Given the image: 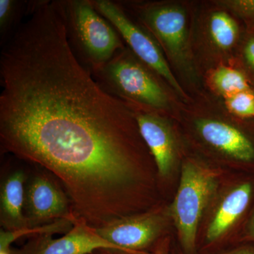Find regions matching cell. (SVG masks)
Wrapping results in <instances>:
<instances>
[{
    "instance_id": "obj_10",
    "label": "cell",
    "mask_w": 254,
    "mask_h": 254,
    "mask_svg": "<svg viewBox=\"0 0 254 254\" xmlns=\"http://www.w3.org/2000/svg\"><path fill=\"white\" fill-rule=\"evenodd\" d=\"M133 113L159 177L167 178L175 170L178 157V147L173 128L157 112L134 107Z\"/></svg>"
},
{
    "instance_id": "obj_1",
    "label": "cell",
    "mask_w": 254,
    "mask_h": 254,
    "mask_svg": "<svg viewBox=\"0 0 254 254\" xmlns=\"http://www.w3.org/2000/svg\"><path fill=\"white\" fill-rule=\"evenodd\" d=\"M3 153L52 175L85 180L140 141L134 114L76 59L58 0H43L0 55Z\"/></svg>"
},
{
    "instance_id": "obj_11",
    "label": "cell",
    "mask_w": 254,
    "mask_h": 254,
    "mask_svg": "<svg viewBox=\"0 0 254 254\" xmlns=\"http://www.w3.org/2000/svg\"><path fill=\"white\" fill-rule=\"evenodd\" d=\"M203 141L223 154L242 162L254 160V145L245 133L232 125L210 119L195 122Z\"/></svg>"
},
{
    "instance_id": "obj_25",
    "label": "cell",
    "mask_w": 254,
    "mask_h": 254,
    "mask_svg": "<svg viewBox=\"0 0 254 254\" xmlns=\"http://www.w3.org/2000/svg\"><path fill=\"white\" fill-rule=\"evenodd\" d=\"M0 254H12V253H11V250H0Z\"/></svg>"
},
{
    "instance_id": "obj_12",
    "label": "cell",
    "mask_w": 254,
    "mask_h": 254,
    "mask_svg": "<svg viewBox=\"0 0 254 254\" xmlns=\"http://www.w3.org/2000/svg\"><path fill=\"white\" fill-rule=\"evenodd\" d=\"M253 187L250 182H242L222 196L207 227L205 238L214 243L235 226L250 205Z\"/></svg>"
},
{
    "instance_id": "obj_8",
    "label": "cell",
    "mask_w": 254,
    "mask_h": 254,
    "mask_svg": "<svg viewBox=\"0 0 254 254\" xmlns=\"http://www.w3.org/2000/svg\"><path fill=\"white\" fill-rule=\"evenodd\" d=\"M24 215L28 227L76 218L66 193L54 180L43 174L33 175L26 182Z\"/></svg>"
},
{
    "instance_id": "obj_15",
    "label": "cell",
    "mask_w": 254,
    "mask_h": 254,
    "mask_svg": "<svg viewBox=\"0 0 254 254\" xmlns=\"http://www.w3.org/2000/svg\"><path fill=\"white\" fill-rule=\"evenodd\" d=\"M208 31L213 44L222 50L231 49L240 36L238 23L224 11L212 13L209 18Z\"/></svg>"
},
{
    "instance_id": "obj_13",
    "label": "cell",
    "mask_w": 254,
    "mask_h": 254,
    "mask_svg": "<svg viewBox=\"0 0 254 254\" xmlns=\"http://www.w3.org/2000/svg\"><path fill=\"white\" fill-rule=\"evenodd\" d=\"M27 177L22 170H14L3 179L0 187V223L3 230L28 228L25 218V190Z\"/></svg>"
},
{
    "instance_id": "obj_7",
    "label": "cell",
    "mask_w": 254,
    "mask_h": 254,
    "mask_svg": "<svg viewBox=\"0 0 254 254\" xmlns=\"http://www.w3.org/2000/svg\"><path fill=\"white\" fill-rule=\"evenodd\" d=\"M138 21L153 35L169 56L180 64L188 60L186 11L182 6L163 3L136 4Z\"/></svg>"
},
{
    "instance_id": "obj_18",
    "label": "cell",
    "mask_w": 254,
    "mask_h": 254,
    "mask_svg": "<svg viewBox=\"0 0 254 254\" xmlns=\"http://www.w3.org/2000/svg\"><path fill=\"white\" fill-rule=\"evenodd\" d=\"M225 106L230 113L242 118H254L253 88L225 98Z\"/></svg>"
},
{
    "instance_id": "obj_23",
    "label": "cell",
    "mask_w": 254,
    "mask_h": 254,
    "mask_svg": "<svg viewBox=\"0 0 254 254\" xmlns=\"http://www.w3.org/2000/svg\"><path fill=\"white\" fill-rule=\"evenodd\" d=\"M222 254H254V248H241Z\"/></svg>"
},
{
    "instance_id": "obj_20",
    "label": "cell",
    "mask_w": 254,
    "mask_h": 254,
    "mask_svg": "<svg viewBox=\"0 0 254 254\" xmlns=\"http://www.w3.org/2000/svg\"><path fill=\"white\" fill-rule=\"evenodd\" d=\"M242 56L246 66L254 77V32L246 38L242 48Z\"/></svg>"
},
{
    "instance_id": "obj_3",
    "label": "cell",
    "mask_w": 254,
    "mask_h": 254,
    "mask_svg": "<svg viewBox=\"0 0 254 254\" xmlns=\"http://www.w3.org/2000/svg\"><path fill=\"white\" fill-rule=\"evenodd\" d=\"M157 75L125 48L92 76L105 91L127 105L155 112L170 106L168 93Z\"/></svg>"
},
{
    "instance_id": "obj_14",
    "label": "cell",
    "mask_w": 254,
    "mask_h": 254,
    "mask_svg": "<svg viewBox=\"0 0 254 254\" xmlns=\"http://www.w3.org/2000/svg\"><path fill=\"white\" fill-rule=\"evenodd\" d=\"M41 0H0V46H4L14 36L24 17L36 11Z\"/></svg>"
},
{
    "instance_id": "obj_4",
    "label": "cell",
    "mask_w": 254,
    "mask_h": 254,
    "mask_svg": "<svg viewBox=\"0 0 254 254\" xmlns=\"http://www.w3.org/2000/svg\"><path fill=\"white\" fill-rule=\"evenodd\" d=\"M218 186V173L213 169L191 160L182 164L180 185L168 215L186 254H194L198 227Z\"/></svg>"
},
{
    "instance_id": "obj_16",
    "label": "cell",
    "mask_w": 254,
    "mask_h": 254,
    "mask_svg": "<svg viewBox=\"0 0 254 254\" xmlns=\"http://www.w3.org/2000/svg\"><path fill=\"white\" fill-rule=\"evenodd\" d=\"M211 82L224 98L252 89L245 73L229 66H220L215 69L211 76Z\"/></svg>"
},
{
    "instance_id": "obj_22",
    "label": "cell",
    "mask_w": 254,
    "mask_h": 254,
    "mask_svg": "<svg viewBox=\"0 0 254 254\" xmlns=\"http://www.w3.org/2000/svg\"><path fill=\"white\" fill-rule=\"evenodd\" d=\"M247 238L254 242V210L247 225Z\"/></svg>"
},
{
    "instance_id": "obj_24",
    "label": "cell",
    "mask_w": 254,
    "mask_h": 254,
    "mask_svg": "<svg viewBox=\"0 0 254 254\" xmlns=\"http://www.w3.org/2000/svg\"><path fill=\"white\" fill-rule=\"evenodd\" d=\"M119 251H114L110 250H100L96 251L92 254H121Z\"/></svg>"
},
{
    "instance_id": "obj_5",
    "label": "cell",
    "mask_w": 254,
    "mask_h": 254,
    "mask_svg": "<svg viewBox=\"0 0 254 254\" xmlns=\"http://www.w3.org/2000/svg\"><path fill=\"white\" fill-rule=\"evenodd\" d=\"M95 9L106 18L116 29L131 50L142 63L161 76L182 98H186L161 47L148 30L141 23L133 21L119 1L112 0H91Z\"/></svg>"
},
{
    "instance_id": "obj_17",
    "label": "cell",
    "mask_w": 254,
    "mask_h": 254,
    "mask_svg": "<svg viewBox=\"0 0 254 254\" xmlns=\"http://www.w3.org/2000/svg\"><path fill=\"white\" fill-rule=\"evenodd\" d=\"M75 220L63 219V220H58L43 226L28 227L23 230H15V231H6V230H1L0 232V250H11V244L23 237H32L36 235H41V234H50V235L58 233L66 234L72 228Z\"/></svg>"
},
{
    "instance_id": "obj_2",
    "label": "cell",
    "mask_w": 254,
    "mask_h": 254,
    "mask_svg": "<svg viewBox=\"0 0 254 254\" xmlns=\"http://www.w3.org/2000/svg\"><path fill=\"white\" fill-rule=\"evenodd\" d=\"M59 4L68 44L91 74L125 48L118 32L95 9L91 0H59Z\"/></svg>"
},
{
    "instance_id": "obj_19",
    "label": "cell",
    "mask_w": 254,
    "mask_h": 254,
    "mask_svg": "<svg viewBox=\"0 0 254 254\" xmlns=\"http://www.w3.org/2000/svg\"><path fill=\"white\" fill-rule=\"evenodd\" d=\"M218 4L241 17L254 20V0H224L218 1Z\"/></svg>"
},
{
    "instance_id": "obj_21",
    "label": "cell",
    "mask_w": 254,
    "mask_h": 254,
    "mask_svg": "<svg viewBox=\"0 0 254 254\" xmlns=\"http://www.w3.org/2000/svg\"><path fill=\"white\" fill-rule=\"evenodd\" d=\"M120 254H128L123 252H120ZM143 254H169L168 240H160L151 252H146Z\"/></svg>"
},
{
    "instance_id": "obj_9",
    "label": "cell",
    "mask_w": 254,
    "mask_h": 254,
    "mask_svg": "<svg viewBox=\"0 0 254 254\" xmlns=\"http://www.w3.org/2000/svg\"><path fill=\"white\" fill-rule=\"evenodd\" d=\"M41 234L31 237L21 248L11 250L12 254H92L100 250L121 252L95 232L86 220L76 218L72 228L63 237Z\"/></svg>"
},
{
    "instance_id": "obj_6",
    "label": "cell",
    "mask_w": 254,
    "mask_h": 254,
    "mask_svg": "<svg viewBox=\"0 0 254 254\" xmlns=\"http://www.w3.org/2000/svg\"><path fill=\"white\" fill-rule=\"evenodd\" d=\"M169 216L160 208L124 217L99 228L100 237L128 254L151 252L168 226Z\"/></svg>"
}]
</instances>
